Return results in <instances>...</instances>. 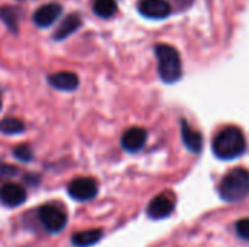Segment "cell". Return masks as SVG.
Segmentation results:
<instances>
[{"label": "cell", "instance_id": "1", "mask_svg": "<svg viewBox=\"0 0 249 247\" xmlns=\"http://www.w3.org/2000/svg\"><path fill=\"white\" fill-rule=\"evenodd\" d=\"M213 153L222 160H232L244 154L247 141L244 132L236 127H228L222 130L213 140Z\"/></svg>", "mask_w": 249, "mask_h": 247}, {"label": "cell", "instance_id": "2", "mask_svg": "<svg viewBox=\"0 0 249 247\" xmlns=\"http://www.w3.org/2000/svg\"><path fill=\"white\" fill-rule=\"evenodd\" d=\"M155 54L158 58V71L162 82L172 84L182 77V63L179 52L166 44H158L155 47Z\"/></svg>", "mask_w": 249, "mask_h": 247}, {"label": "cell", "instance_id": "3", "mask_svg": "<svg viewBox=\"0 0 249 247\" xmlns=\"http://www.w3.org/2000/svg\"><path fill=\"white\" fill-rule=\"evenodd\" d=\"M219 195L226 202H239L249 195V172L245 169L231 170L219 185Z\"/></svg>", "mask_w": 249, "mask_h": 247}, {"label": "cell", "instance_id": "4", "mask_svg": "<svg viewBox=\"0 0 249 247\" xmlns=\"http://www.w3.org/2000/svg\"><path fill=\"white\" fill-rule=\"evenodd\" d=\"M38 217L48 233H60L67 224V215L54 205H42L38 210Z\"/></svg>", "mask_w": 249, "mask_h": 247}, {"label": "cell", "instance_id": "5", "mask_svg": "<svg viewBox=\"0 0 249 247\" xmlns=\"http://www.w3.org/2000/svg\"><path fill=\"white\" fill-rule=\"evenodd\" d=\"M69 195L80 202L90 201L98 194V183L92 178H77L69 183Z\"/></svg>", "mask_w": 249, "mask_h": 247}, {"label": "cell", "instance_id": "6", "mask_svg": "<svg viewBox=\"0 0 249 247\" xmlns=\"http://www.w3.org/2000/svg\"><path fill=\"white\" fill-rule=\"evenodd\" d=\"M175 208V199L171 194H160L155 197L147 205V215L152 220H162L172 214Z\"/></svg>", "mask_w": 249, "mask_h": 247}, {"label": "cell", "instance_id": "7", "mask_svg": "<svg viewBox=\"0 0 249 247\" xmlns=\"http://www.w3.org/2000/svg\"><path fill=\"white\" fill-rule=\"evenodd\" d=\"M137 9L149 19H165L172 12L171 4L166 0H140L137 3Z\"/></svg>", "mask_w": 249, "mask_h": 247}, {"label": "cell", "instance_id": "8", "mask_svg": "<svg viewBox=\"0 0 249 247\" xmlns=\"http://www.w3.org/2000/svg\"><path fill=\"white\" fill-rule=\"evenodd\" d=\"M147 140V132L144 128L140 127H133L128 128L123 137H121V146L125 151L128 153H137L139 150H142L146 144Z\"/></svg>", "mask_w": 249, "mask_h": 247}, {"label": "cell", "instance_id": "9", "mask_svg": "<svg viewBox=\"0 0 249 247\" xmlns=\"http://www.w3.org/2000/svg\"><path fill=\"white\" fill-rule=\"evenodd\" d=\"M26 199V191L18 183H4L0 188V202L6 207H19Z\"/></svg>", "mask_w": 249, "mask_h": 247}, {"label": "cell", "instance_id": "10", "mask_svg": "<svg viewBox=\"0 0 249 247\" xmlns=\"http://www.w3.org/2000/svg\"><path fill=\"white\" fill-rule=\"evenodd\" d=\"M61 15V6L58 3H47L42 4L32 16L34 23L39 28L51 26Z\"/></svg>", "mask_w": 249, "mask_h": 247}, {"label": "cell", "instance_id": "11", "mask_svg": "<svg viewBox=\"0 0 249 247\" xmlns=\"http://www.w3.org/2000/svg\"><path fill=\"white\" fill-rule=\"evenodd\" d=\"M48 82L53 87L63 90V92H71L76 90L79 86V77L77 74L71 71H58L48 77Z\"/></svg>", "mask_w": 249, "mask_h": 247}, {"label": "cell", "instance_id": "12", "mask_svg": "<svg viewBox=\"0 0 249 247\" xmlns=\"http://www.w3.org/2000/svg\"><path fill=\"white\" fill-rule=\"evenodd\" d=\"M80 25H82L80 16L77 13H71V15H69V16H66L63 19V22L58 25V28H57V31H55V33H54L53 38L55 41H61V39L70 36Z\"/></svg>", "mask_w": 249, "mask_h": 247}, {"label": "cell", "instance_id": "13", "mask_svg": "<svg viewBox=\"0 0 249 247\" xmlns=\"http://www.w3.org/2000/svg\"><path fill=\"white\" fill-rule=\"evenodd\" d=\"M182 127V141L185 144V147L191 151V153H200L201 147H203V137L198 131L193 130L191 127H188V124L185 121H182L181 124Z\"/></svg>", "mask_w": 249, "mask_h": 247}, {"label": "cell", "instance_id": "14", "mask_svg": "<svg viewBox=\"0 0 249 247\" xmlns=\"http://www.w3.org/2000/svg\"><path fill=\"white\" fill-rule=\"evenodd\" d=\"M104 233L99 229H92V230H85V231H77L71 237V243L74 247H90L96 245L102 239Z\"/></svg>", "mask_w": 249, "mask_h": 247}, {"label": "cell", "instance_id": "15", "mask_svg": "<svg viewBox=\"0 0 249 247\" xmlns=\"http://www.w3.org/2000/svg\"><path fill=\"white\" fill-rule=\"evenodd\" d=\"M117 1L115 0H95L93 12L104 19H108L117 13Z\"/></svg>", "mask_w": 249, "mask_h": 247}, {"label": "cell", "instance_id": "16", "mask_svg": "<svg viewBox=\"0 0 249 247\" xmlns=\"http://www.w3.org/2000/svg\"><path fill=\"white\" fill-rule=\"evenodd\" d=\"M25 130V124L18 119V118H4L0 121V132L7 134V135H15V134H20Z\"/></svg>", "mask_w": 249, "mask_h": 247}, {"label": "cell", "instance_id": "17", "mask_svg": "<svg viewBox=\"0 0 249 247\" xmlns=\"http://www.w3.org/2000/svg\"><path fill=\"white\" fill-rule=\"evenodd\" d=\"M0 17L3 19V22L7 25V28L12 32L18 31V13L13 7L10 6H4L0 9Z\"/></svg>", "mask_w": 249, "mask_h": 247}, {"label": "cell", "instance_id": "18", "mask_svg": "<svg viewBox=\"0 0 249 247\" xmlns=\"http://www.w3.org/2000/svg\"><path fill=\"white\" fill-rule=\"evenodd\" d=\"M13 154L20 162H29L32 159V148L29 146H26V144H22V146H18L13 150Z\"/></svg>", "mask_w": 249, "mask_h": 247}, {"label": "cell", "instance_id": "19", "mask_svg": "<svg viewBox=\"0 0 249 247\" xmlns=\"http://www.w3.org/2000/svg\"><path fill=\"white\" fill-rule=\"evenodd\" d=\"M236 233L241 239L249 240V218H242L236 223Z\"/></svg>", "mask_w": 249, "mask_h": 247}, {"label": "cell", "instance_id": "20", "mask_svg": "<svg viewBox=\"0 0 249 247\" xmlns=\"http://www.w3.org/2000/svg\"><path fill=\"white\" fill-rule=\"evenodd\" d=\"M18 173V169L15 166L6 165V163H0V178H13Z\"/></svg>", "mask_w": 249, "mask_h": 247}, {"label": "cell", "instance_id": "21", "mask_svg": "<svg viewBox=\"0 0 249 247\" xmlns=\"http://www.w3.org/2000/svg\"><path fill=\"white\" fill-rule=\"evenodd\" d=\"M0 109H1V102H0Z\"/></svg>", "mask_w": 249, "mask_h": 247}]
</instances>
